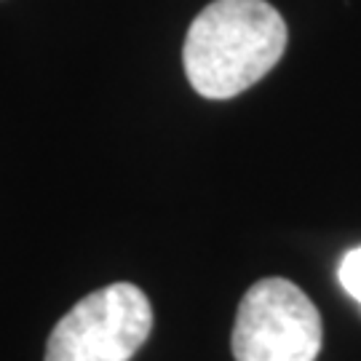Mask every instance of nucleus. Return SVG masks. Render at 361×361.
<instances>
[{
	"label": "nucleus",
	"mask_w": 361,
	"mask_h": 361,
	"mask_svg": "<svg viewBox=\"0 0 361 361\" xmlns=\"http://www.w3.org/2000/svg\"><path fill=\"white\" fill-rule=\"evenodd\" d=\"M286 25L265 0H214L188 30L182 62L201 97L231 99L279 65Z\"/></svg>",
	"instance_id": "nucleus-1"
},
{
	"label": "nucleus",
	"mask_w": 361,
	"mask_h": 361,
	"mask_svg": "<svg viewBox=\"0 0 361 361\" xmlns=\"http://www.w3.org/2000/svg\"><path fill=\"white\" fill-rule=\"evenodd\" d=\"M153 329V308L140 286L118 281L75 302L56 322L46 361H129Z\"/></svg>",
	"instance_id": "nucleus-2"
},
{
	"label": "nucleus",
	"mask_w": 361,
	"mask_h": 361,
	"mask_svg": "<svg viewBox=\"0 0 361 361\" xmlns=\"http://www.w3.org/2000/svg\"><path fill=\"white\" fill-rule=\"evenodd\" d=\"M322 316L310 297L286 279H262L244 295L231 348L235 361H316Z\"/></svg>",
	"instance_id": "nucleus-3"
},
{
	"label": "nucleus",
	"mask_w": 361,
	"mask_h": 361,
	"mask_svg": "<svg viewBox=\"0 0 361 361\" xmlns=\"http://www.w3.org/2000/svg\"><path fill=\"white\" fill-rule=\"evenodd\" d=\"M337 279H340L343 289L361 305V246L350 249L348 255L343 257L340 271H337Z\"/></svg>",
	"instance_id": "nucleus-4"
}]
</instances>
